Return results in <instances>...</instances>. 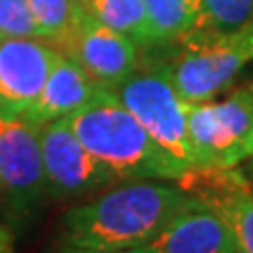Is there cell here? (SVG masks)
I'll use <instances>...</instances> for the list:
<instances>
[{
  "label": "cell",
  "instance_id": "obj_1",
  "mask_svg": "<svg viewBox=\"0 0 253 253\" xmlns=\"http://www.w3.org/2000/svg\"><path fill=\"white\" fill-rule=\"evenodd\" d=\"M192 203L194 199L179 186L156 179H129L70 209L61 224V243L131 251L150 241L175 213Z\"/></svg>",
  "mask_w": 253,
  "mask_h": 253
},
{
  "label": "cell",
  "instance_id": "obj_2",
  "mask_svg": "<svg viewBox=\"0 0 253 253\" xmlns=\"http://www.w3.org/2000/svg\"><path fill=\"white\" fill-rule=\"evenodd\" d=\"M78 141L114 171L118 181L173 179L188 169L169 158L114 91L101 89L74 114L66 116Z\"/></svg>",
  "mask_w": 253,
  "mask_h": 253
},
{
  "label": "cell",
  "instance_id": "obj_3",
  "mask_svg": "<svg viewBox=\"0 0 253 253\" xmlns=\"http://www.w3.org/2000/svg\"><path fill=\"white\" fill-rule=\"evenodd\" d=\"M165 49L156 61L186 104L209 101L226 91L253 61V23L228 34L192 32Z\"/></svg>",
  "mask_w": 253,
  "mask_h": 253
},
{
  "label": "cell",
  "instance_id": "obj_4",
  "mask_svg": "<svg viewBox=\"0 0 253 253\" xmlns=\"http://www.w3.org/2000/svg\"><path fill=\"white\" fill-rule=\"evenodd\" d=\"M194 167L232 169L253 158V81L221 101L186 104Z\"/></svg>",
  "mask_w": 253,
  "mask_h": 253
},
{
  "label": "cell",
  "instance_id": "obj_5",
  "mask_svg": "<svg viewBox=\"0 0 253 253\" xmlns=\"http://www.w3.org/2000/svg\"><path fill=\"white\" fill-rule=\"evenodd\" d=\"M114 95L165 154L184 169L194 167L186 126V101L177 95L161 63L154 59L144 68L137 66L114 89Z\"/></svg>",
  "mask_w": 253,
  "mask_h": 253
},
{
  "label": "cell",
  "instance_id": "obj_6",
  "mask_svg": "<svg viewBox=\"0 0 253 253\" xmlns=\"http://www.w3.org/2000/svg\"><path fill=\"white\" fill-rule=\"evenodd\" d=\"M38 135L46 194L55 199H78L118 181L114 171L78 141L66 118L41 125Z\"/></svg>",
  "mask_w": 253,
  "mask_h": 253
},
{
  "label": "cell",
  "instance_id": "obj_7",
  "mask_svg": "<svg viewBox=\"0 0 253 253\" xmlns=\"http://www.w3.org/2000/svg\"><path fill=\"white\" fill-rule=\"evenodd\" d=\"M53 44L108 91H114L139 66V46L129 36L99 23L84 11L72 30Z\"/></svg>",
  "mask_w": 253,
  "mask_h": 253
},
{
  "label": "cell",
  "instance_id": "obj_8",
  "mask_svg": "<svg viewBox=\"0 0 253 253\" xmlns=\"http://www.w3.org/2000/svg\"><path fill=\"white\" fill-rule=\"evenodd\" d=\"M0 188L15 213H28L46 194L38 126L23 118H0Z\"/></svg>",
  "mask_w": 253,
  "mask_h": 253
},
{
  "label": "cell",
  "instance_id": "obj_9",
  "mask_svg": "<svg viewBox=\"0 0 253 253\" xmlns=\"http://www.w3.org/2000/svg\"><path fill=\"white\" fill-rule=\"evenodd\" d=\"M59 49L42 38L0 41V118H19L38 97Z\"/></svg>",
  "mask_w": 253,
  "mask_h": 253
},
{
  "label": "cell",
  "instance_id": "obj_10",
  "mask_svg": "<svg viewBox=\"0 0 253 253\" xmlns=\"http://www.w3.org/2000/svg\"><path fill=\"white\" fill-rule=\"evenodd\" d=\"M126 253H236V249L224 219L194 201L175 213L150 241Z\"/></svg>",
  "mask_w": 253,
  "mask_h": 253
},
{
  "label": "cell",
  "instance_id": "obj_11",
  "mask_svg": "<svg viewBox=\"0 0 253 253\" xmlns=\"http://www.w3.org/2000/svg\"><path fill=\"white\" fill-rule=\"evenodd\" d=\"M99 91L101 86L74 59L59 55L38 97L19 118L36 126L59 121V118L74 114L84 104H89Z\"/></svg>",
  "mask_w": 253,
  "mask_h": 253
},
{
  "label": "cell",
  "instance_id": "obj_12",
  "mask_svg": "<svg viewBox=\"0 0 253 253\" xmlns=\"http://www.w3.org/2000/svg\"><path fill=\"white\" fill-rule=\"evenodd\" d=\"M150 49L167 46L192 34L199 26V0H144Z\"/></svg>",
  "mask_w": 253,
  "mask_h": 253
},
{
  "label": "cell",
  "instance_id": "obj_13",
  "mask_svg": "<svg viewBox=\"0 0 253 253\" xmlns=\"http://www.w3.org/2000/svg\"><path fill=\"white\" fill-rule=\"evenodd\" d=\"M89 17L129 36L139 49H150L144 0H78Z\"/></svg>",
  "mask_w": 253,
  "mask_h": 253
},
{
  "label": "cell",
  "instance_id": "obj_14",
  "mask_svg": "<svg viewBox=\"0 0 253 253\" xmlns=\"http://www.w3.org/2000/svg\"><path fill=\"white\" fill-rule=\"evenodd\" d=\"M251 23L253 0H199V26L194 32L228 34Z\"/></svg>",
  "mask_w": 253,
  "mask_h": 253
},
{
  "label": "cell",
  "instance_id": "obj_15",
  "mask_svg": "<svg viewBox=\"0 0 253 253\" xmlns=\"http://www.w3.org/2000/svg\"><path fill=\"white\" fill-rule=\"evenodd\" d=\"M211 211L228 226L236 253H253V188L228 196Z\"/></svg>",
  "mask_w": 253,
  "mask_h": 253
},
{
  "label": "cell",
  "instance_id": "obj_16",
  "mask_svg": "<svg viewBox=\"0 0 253 253\" xmlns=\"http://www.w3.org/2000/svg\"><path fill=\"white\" fill-rule=\"evenodd\" d=\"M28 4L36 21L38 36L49 42L66 36L83 15L78 0H28Z\"/></svg>",
  "mask_w": 253,
  "mask_h": 253
},
{
  "label": "cell",
  "instance_id": "obj_17",
  "mask_svg": "<svg viewBox=\"0 0 253 253\" xmlns=\"http://www.w3.org/2000/svg\"><path fill=\"white\" fill-rule=\"evenodd\" d=\"M41 38L28 0H0V41Z\"/></svg>",
  "mask_w": 253,
  "mask_h": 253
},
{
  "label": "cell",
  "instance_id": "obj_18",
  "mask_svg": "<svg viewBox=\"0 0 253 253\" xmlns=\"http://www.w3.org/2000/svg\"><path fill=\"white\" fill-rule=\"evenodd\" d=\"M59 253H126V251H110V249H93V247H76V245H63Z\"/></svg>",
  "mask_w": 253,
  "mask_h": 253
},
{
  "label": "cell",
  "instance_id": "obj_19",
  "mask_svg": "<svg viewBox=\"0 0 253 253\" xmlns=\"http://www.w3.org/2000/svg\"><path fill=\"white\" fill-rule=\"evenodd\" d=\"M0 253H13V239L4 228H0Z\"/></svg>",
  "mask_w": 253,
  "mask_h": 253
},
{
  "label": "cell",
  "instance_id": "obj_20",
  "mask_svg": "<svg viewBox=\"0 0 253 253\" xmlns=\"http://www.w3.org/2000/svg\"><path fill=\"white\" fill-rule=\"evenodd\" d=\"M0 203H2V188H0Z\"/></svg>",
  "mask_w": 253,
  "mask_h": 253
}]
</instances>
